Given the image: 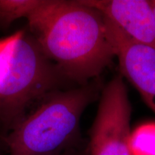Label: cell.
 <instances>
[{
	"instance_id": "obj_6",
	"label": "cell",
	"mask_w": 155,
	"mask_h": 155,
	"mask_svg": "<svg viewBox=\"0 0 155 155\" xmlns=\"http://www.w3.org/2000/svg\"><path fill=\"white\" fill-rule=\"evenodd\" d=\"M99 11L135 41L155 49V15L150 0H81Z\"/></svg>"
},
{
	"instance_id": "obj_1",
	"label": "cell",
	"mask_w": 155,
	"mask_h": 155,
	"mask_svg": "<svg viewBox=\"0 0 155 155\" xmlns=\"http://www.w3.org/2000/svg\"><path fill=\"white\" fill-rule=\"evenodd\" d=\"M27 20L45 55L69 80L86 85L116 58L106 17L81 0H40Z\"/></svg>"
},
{
	"instance_id": "obj_4",
	"label": "cell",
	"mask_w": 155,
	"mask_h": 155,
	"mask_svg": "<svg viewBox=\"0 0 155 155\" xmlns=\"http://www.w3.org/2000/svg\"><path fill=\"white\" fill-rule=\"evenodd\" d=\"M131 106L124 80L116 75L101 94L90 132V155H133Z\"/></svg>"
},
{
	"instance_id": "obj_2",
	"label": "cell",
	"mask_w": 155,
	"mask_h": 155,
	"mask_svg": "<svg viewBox=\"0 0 155 155\" xmlns=\"http://www.w3.org/2000/svg\"><path fill=\"white\" fill-rule=\"evenodd\" d=\"M96 95V87L86 84L48 95L2 136L9 155L63 154L78 135L81 116Z\"/></svg>"
},
{
	"instance_id": "obj_11",
	"label": "cell",
	"mask_w": 155,
	"mask_h": 155,
	"mask_svg": "<svg viewBox=\"0 0 155 155\" xmlns=\"http://www.w3.org/2000/svg\"><path fill=\"white\" fill-rule=\"evenodd\" d=\"M1 133H2V128L1 121H0V135H2V134H1Z\"/></svg>"
},
{
	"instance_id": "obj_9",
	"label": "cell",
	"mask_w": 155,
	"mask_h": 155,
	"mask_svg": "<svg viewBox=\"0 0 155 155\" xmlns=\"http://www.w3.org/2000/svg\"><path fill=\"white\" fill-rule=\"evenodd\" d=\"M151 5H152V7L153 8V10H154V15H155V0H150Z\"/></svg>"
},
{
	"instance_id": "obj_5",
	"label": "cell",
	"mask_w": 155,
	"mask_h": 155,
	"mask_svg": "<svg viewBox=\"0 0 155 155\" xmlns=\"http://www.w3.org/2000/svg\"><path fill=\"white\" fill-rule=\"evenodd\" d=\"M106 19L122 75L155 114V49L135 41Z\"/></svg>"
},
{
	"instance_id": "obj_8",
	"label": "cell",
	"mask_w": 155,
	"mask_h": 155,
	"mask_svg": "<svg viewBox=\"0 0 155 155\" xmlns=\"http://www.w3.org/2000/svg\"><path fill=\"white\" fill-rule=\"evenodd\" d=\"M19 32L20 30L9 36L0 38V84L8 71Z\"/></svg>"
},
{
	"instance_id": "obj_7",
	"label": "cell",
	"mask_w": 155,
	"mask_h": 155,
	"mask_svg": "<svg viewBox=\"0 0 155 155\" xmlns=\"http://www.w3.org/2000/svg\"><path fill=\"white\" fill-rule=\"evenodd\" d=\"M40 0H0V20L11 23L30 16Z\"/></svg>"
},
{
	"instance_id": "obj_3",
	"label": "cell",
	"mask_w": 155,
	"mask_h": 155,
	"mask_svg": "<svg viewBox=\"0 0 155 155\" xmlns=\"http://www.w3.org/2000/svg\"><path fill=\"white\" fill-rule=\"evenodd\" d=\"M63 78L29 31L20 30L8 71L0 84L2 136L24 119L30 106L57 91Z\"/></svg>"
},
{
	"instance_id": "obj_10",
	"label": "cell",
	"mask_w": 155,
	"mask_h": 155,
	"mask_svg": "<svg viewBox=\"0 0 155 155\" xmlns=\"http://www.w3.org/2000/svg\"><path fill=\"white\" fill-rule=\"evenodd\" d=\"M61 155H76V154H73V153H63V154H62Z\"/></svg>"
}]
</instances>
